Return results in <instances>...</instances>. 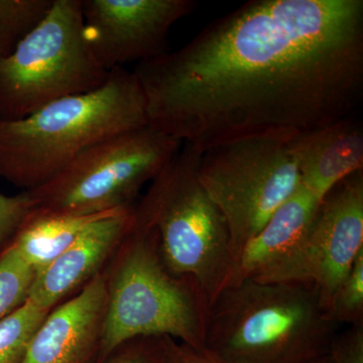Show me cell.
<instances>
[{
    "instance_id": "obj_1",
    "label": "cell",
    "mask_w": 363,
    "mask_h": 363,
    "mask_svg": "<svg viewBox=\"0 0 363 363\" xmlns=\"http://www.w3.org/2000/svg\"><path fill=\"white\" fill-rule=\"evenodd\" d=\"M147 125L205 150L296 135L363 98V0H250L136 65Z\"/></svg>"
},
{
    "instance_id": "obj_2",
    "label": "cell",
    "mask_w": 363,
    "mask_h": 363,
    "mask_svg": "<svg viewBox=\"0 0 363 363\" xmlns=\"http://www.w3.org/2000/svg\"><path fill=\"white\" fill-rule=\"evenodd\" d=\"M145 125L142 88L133 72L116 67L96 90L56 100L18 121H0V178L33 190L91 145Z\"/></svg>"
},
{
    "instance_id": "obj_3",
    "label": "cell",
    "mask_w": 363,
    "mask_h": 363,
    "mask_svg": "<svg viewBox=\"0 0 363 363\" xmlns=\"http://www.w3.org/2000/svg\"><path fill=\"white\" fill-rule=\"evenodd\" d=\"M337 328L314 286L245 281L210 305L204 346L227 363H317Z\"/></svg>"
},
{
    "instance_id": "obj_4",
    "label": "cell",
    "mask_w": 363,
    "mask_h": 363,
    "mask_svg": "<svg viewBox=\"0 0 363 363\" xmlns=\"http://www.w3.org/2000/svg\"><path fill=\"white\" fill-rule=\"evenodd\" d=\"M106 278L100 360L140 338L169 337L203 347L208 307L192 284L164 267L156 234L135 220Z\"/></svg>"
},
{
    "instance_id": "obj_5",
    "label": "cell",
    "mask_w": 363,
    "mask_h": 363,
    "mask_svg": "<svg viewBox=\"0 0 363 363\" xmlns=\"http://www.w3.org/2000/svg\"><path fill=\"white\" fill-rule=\"evenodd\" d=\"M182 145L133 208V216L156 234L167 269L192 284L210 307L233 264L230 238L223 215L198 178L202 152Z\"/></svg>"
},
{
    "instance_id": "obj_6",
    "label": "cell",
    "mask_w": 363,
    "mask_h": 363,
    "mask_svg": "<svg viewBox=\"0 0 363 363\" xmlns=\"http://www.w3.org/2000/svg\"><path fill=\"white\" fill-rule=\"evenodd\" d=\"M108 76L86 40L82 0H54L42 23L0 57V121L96 90Z\"/></svg>"
},
{
    "instance_id": "obj_7",
    "label": "cell",
    "mask_w": 363,
    "mask_h": 363,
    "mask_svg": "<svg viewBox=\"0 0 363 363\" xmlns=\"http://www.w3.org/2000/svg\"><path fill=\"white\" fill-rule=\"evenodd\" d=\"M182 143L150 125L91 145L40 187L26 191L33 209L91 215L133 206L180 150Z\"/></svg>"
},
{
    "instance_id": "obj_8",
    "label": "cell",
    "mask_w": 363,
    "mask_h": 363,
    "mask_svg": "<svg viewBox=\"0 0 363 363\" xmlns=\"http://www.w3.org/2000/svg\"><path fill=\"white\" fill-rule=\"evenodd\" d=\"M294 136H248L202 154L198 178L225 219L233 262L300 185Z\"/></svg>"
},
{
    "instance_id": "obj_9",
    "label": "cell",
    "mask_w": 363,
    "mask_h": 363,
    "mask_svg": "<svg viewBox=\"0 0 363 363\" xmlns=\"http://www.w3.org/2000/svg\"><path fill=\"white\" fill-rule=\"evenodd\" d=\"M362 250L363 169L339 182L293 250L250 281L314 286L327 310Z\"/></svg>"
},
{
    "instance_id": "obj_10",
    "label": "cell",
    "mask_w": 363,
    "mask_h": 363,
    "mask_svg": "<svg viewBox=\"0 0 363 363\" xmlns=\"http://www.w3.org/2000/svg\"><path fill=\"white\" fill-rule=\"evenodd\" d=\"M194 0H82L86 40L111 71L168 52L172 26L192 13Z\"/></svg>"
},
{
    "instance_id": "obj_11",
    "label": "cell",
    "mask_w": 363,
    "mask_h": 363,
    "mask_svg": "<svg viewBox=\"0 0 363 363\" xmlns=\"http://www.w3.org/2000/svg\"><path fill=\"white\" fill-rule=\"evenodd\" d=\"M133 205L107 212L51 264L35 272L28 300L52 311L57 303L101 272L133 225Z\"/></svg>"
},
{
    "instance_id": "obj_12",
    "label": "cell",
    "mask_w": 363,
    "mask_h": 363,
    "mask_svg": "<svg viewBox=\"0 0 363 363\" xmlns=\"http://www.w3.org/2000/svg\"><path fill=\"white\" fill-rule=\"evenodd\" d=\"M106 278L99 272L74 297L49 313L23 363H88L99 352Z\"/></svg>"
},
{
    "instance_id": "obj_13",
    "label": "cell",
    "mask_w": 363,
    "mask_h": 363,
    "mask_svg": "<svg viewBox=\"0 0 363 363\" xmlns=\"http://www.w3.org/2000/svg\"><path fill=\"white\" fill-rule=\"evenodd\" d=\"M300 184L319 201L348 176L363 169V128L355 116L304 131L290 142Z\"/></svg>"
},
{
    "instance_id": "obj_14",
    "label": "cell",
    "mask_w": 363,
    "mask_h": 363,
    "mask_svg": "<svg viewBox=\"0 0 363 363\" xmlns=\"http://www.w3.org/2000/svg\"><path fill=\"white\" fill-rule=\"evenodd\" d=\"M320 202L300 184L234 259L223 290L255 278L292 250L304 236Z\"/></svg>"
},
{
    "instance_id": "obj_15",
    "label": "cell",
    "mask_w": 363,
    "mask_h": 363,
    "mask_svg": "<svg viewBox=\"0 0 363 363\" xmlns=\"http://www.w3.org/2000/svg\"><path fill=\"white\" fill-rule=\"evenodd\" d=\"M107 212L109 211L64 215L33 209L18 228L11 245L35 272L40 271L70 247L90 224Z\"/></svg>"
},
{
    "instance_id": "obj_16",
    "label": "cell",
    "mask_w": 363,
    "mask_h": 363,
    "mask_svg": "<svg viewBox=\"0 0 363 363\" xmlns=\"http://www.w3.org/2000/svg\"><path fill=\"white\" fill-rule=\"evenodd\" d=\"M51 311L30 301L0 320V363H23L33 335Z\"/></svg>"
},
{
    "instance_id": "obj_17",
    "label": "cell",
    "mask_w": 363,
    "mask_h": 363,
    "mask_svg": "<svg viewBox=\"0 0 363 363\" xmlns=\"http://www.w3.org/2000/svg\"><path fill=\"white\" fill-rule=\"evenodd\" d=\"M35 271L13 245L0 253V320L26 302Z\"/></svg>"
},
{
    "instance_id": "obj_18",
    "label": "cell",
    "mask_w": 363,
    "mask_h": 363,
    "mask_svg": "<svg viewBox=\"0 0 363 363\" xmlns=\"http://www.w3.org/2000/svg\"><path fill=\"white\" fill-rule=\"evenodd\" d=\"M326 313L337 326L363 323V250L334 293Z\"/></svg>"
},
{
    "instance_id": "obj_19",
    "label": "cell",
    "mask_w": 363,
    "mask_h": 363,
    "mask_svg": "<svg viewBox=\"0 0 363 363\" xmlns=\"http://www.w3.org/2000/svg\"><path fill=\"white\" fill-rule=\"evenodd\" d=\"M54 0H0V23L25 38L42 23Z\"/></svg>"
},
{
    "instance_id": "obj_20",
    "label": "cell",
    "mask_w": 363,
    "mask_h": 363,
    "mask_svg": "<svg viewBox=\"0 0 363 363\" xmlns=\"http://www.w3.org/2000/svg\"><path fill=\"white\" fill-rule=\"evenodd\" d=\"M33 210V202L26 191L14 196L0 193V253L11 245Z\"/></svg>"
},
{
    "instance_id": "obj_21",
    "label": "cell",
    "mask_w": 363,
    "mask_h": 363,
    "mask_svg": "<svg viewBox=\"0 0 363 363\" xmlns=\"http://www.w3.org/2000/svg\"><path fill=\"white\" fill-rule=\"evenodd\" d=\"M160 363H227L203 346L194 347L175 339L161 337Z\"/></svg>"
},
{
    "instance_id": "obj_22",
    "label": "cell",
    "mask_w": 363,
    "mask_h": 363,
    "mask_svg": "<svg viewBox=\"0 0 363 363\" xmlns=\"http://www.w3.org/2000/svg\"><path fill=\"white\" fill-rule=\"evenodd\" d=\"M332 363H363V323L352 325L332 340Z\"/></svg>"
},
{
    "instance_id": "obj_23",
    "label": "cell",
    "mask_w": 363,
    "mask_h": 363,
    "mask_svg": "<svg viewBox=\"0 0 363 363\" xmlns=\"http://www.w3.org/2000/svg\"><path fill=\"white\" fill-rule=\"evenodd\" d=\"M125 345V350L107 363H160L161 337L135 339Z\"/></svg>"
},
{
    "instance_id": "obj_24",
    "label": "cell",
    "mask_w": 363,
    "mask_h": 363,
    "mask_svg": "<svg viewBox=\"0 0 363 363\" xmlns=\"http://www.w3.org/2000/svg\"><path fill=\"white\" fill-rule=\"evenodd\" d=\"M21 39L23 38L11 28L0 23V57L11 54Z\"/></svg>"
},
{
    "instance_id": "obj_25",
    "label": "cell",
    "mask_w": 363,
    "mask_h": 363,
    "mask_svg": "<svg viewBox=\"0 0 363 363\" xmlns=\"http://www.w3.org/2000/svg\"><path fill=\"white\" fill-rule=\"evenodd\" d=\"M317 363H332L331 358L329 357V354L327 355V357H325L324 358H322L321 360H319Z\"/></svg>"
}]
</instances>
